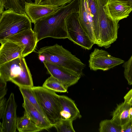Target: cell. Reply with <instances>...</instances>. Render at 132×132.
<instances>
[{
    "label": "cell",
    "mask_w": 132,
    "mask_h": 132,
    "mask_svg": "<svg viewBox=\"0 0 132 132\" xmlns=\"http://www.w3.org/2000/svg\"><path fill=\"white\" fill-rule=\"evenodd\" d=\"M79 4V0H73L68 4L60 6L55 12L35 23L33 30L38 42L47 37L68 38L65 19L71 14L78 12Z\"/></svg>",
    "instance_id": "6da1fadb"
},
{
    "label": "cell",
    "mask_w": 132,
    "mask_h": 132,
    "mask_svg": "<svg viewBox=\"0 0 132 132\" xmlns=\"http://www.w3.org/2000/svg\"><path fill=\"white\" fill-rule=\"evenodd\" d=\"M37 53L38 55L44 56V61L71 70L81 76L82 74L85 65L62 45L56 44L43 47Z\"/></svg>",
    "instance_id": "7a4b0ae2"
},
{
    "label": "cell",
    "mask_w": 132,
    "mask_h": 132,
    "mask_svg": "<svg viewBox=\"0 0 132 132\" xmlns=\"http://www.w3.org/2000/svg\"><path fill=\"white\" fill-rule=\"evenodd\" d=\"M31 89L46 118L54 127L61 119L59 95L43 86H33Z\"/></svg>",
    "instance_id": "3957f363"
},
{
    "label": "cell",
    "mask_w": 132,
    "mask_h": 132,
    "mask_svg": "<svg viewBox=\"0 0 132 132\" xmlns=\"http://www.w3.org/2000/svg\"><path fill=\"white\" fill-rule=\"evenodd\" d=\"M0 16V40L32 29V22L26 14H19L7 10L4 11Z\"/></svg>",
    "instance_id": "277c9868"
},
{
    "label": "cell",
    "mask_w": 132,
    "mask_h": 132,
    "mask_svg": "<svg viewBox=\"0 0 132 132\" xmlns=\"http://www.w3.org/2000/svg\"><path fill=\"white\" fill-rule=\"evenodd\" d=\"M65 23L68 38L85 49H91L95 44L81 26L79 21L78 12L69 15L65 19Z\"/></svg>",
    "instance_id": "5b68a950"
},
{
    "label": "cell",
    "mask_w": 132,
    "mask_h": 132,
    "mask_svg": "<svg viewBox=\"0 0 132 132\" xmlns=\"http://www.w3.org/2000/svg\"><path fill=\"white\" fill-rule=\"evenodd\" d=\"M108 0H97L98 11L97 29L94 35L106 38L113 35L118 30V22L111 16L107 6Z\"/></svg>",
    "instance_id": "8992f818"
},
{
    "label": "cell",
    "mask_w": 132,
    "mask_h": 132,
    "mask_svg": "<svg viewBox=\"0 0 132 132\" xmlns=\"http://www.w3.org/2000/svg\"><path fill=\"white\" fill-rule=\"evenodd\" d=\"M125 62L121 59L112 56L107 51L95 48L89 55V67L92 70L106 71Z\"/></svg>",
    "instance_id": "52a82bcc"
},
{
    "label": "cell",
    "mask_w": 132,
    "mask_h": 132,
    "mask_svg": "<svg viewBox=\"0 0 132 132\" xmlns=\"http://www.w3.org/2000/svg\"><path fill=\"white\" fill-rule=\"evenodd\" d=\"M47 72L67 88L77 83L81 76L80 74L69 69L48 62H43Z\"/></svg>",
    "instance_id": "ba28073f"
},
{
    "label": "cell",
    "mask_w": 132,
    "mask_h": 132,
    "mask_svg": "<svg viewBox=\"0 0 132 132\" xmlns=\"http://www.w3.org/2000/svg\"><path fill=\"white\" fill-rule=\"evenodd\" d=\"M17 105L14 94L12 93L6 101L0 123V132H15L18 118L16 113Z\"/></svg>",
    "instance_id": "9c48e42d"
},
{
    "label": "cell",
    "mask_w": 132,
    "mask_h": 132,
    "mask_svg": "<svg viewBox=\"0 0 132 132\" xmlns=\"http://www.w3.org/2000/svg\"><path fill=\"white\" fill-rule=\"evenodd\" d=\"M0 65L18 57H22L25 48L22 44L6 39L0 40Z\"/></svg>",
    "instance_id": "30bf717a"
},
{
    "label": "cell",
    "mask_w": 132,
    "mask_h": 132,
    "mask_svg": "<svg viewBox=\"0 0 132 132\" xmlns=\"http://www.w3.org/2000/svg\"><path fill=\"white\" fill-rule=\"evenodd\" d=\"M59 8V6L55 5L26 3L24 10L32 23H34L38 20L55 12Z\"/></svg>",
    "instance_id": "8fae6325"
},
{
    "label": "cell",
    "mask_w": 132,
    "mask_h": 132,
    "mask_svg": "<svg viewBox=\"0 0 132 132\" xmlns=\"http://www.w3.org/2000/svg\"><path fill=\"white\" fill-rule=\"evenodd\" d=\"M6 39L20 43L24 46L25 48L22 54L23 57L34 52L38 42L35 34L32 29L22 31Z\"/></svg>",
    "instance_id": "7c38bea8"
},
{
    "label": "cell",
    "mask_w": 132,
    "mask_h": 132,
    "mask_svg": "<svg viewBox=\"0 0 132 132\" xmlns=\"http://www.w3.org/2000/svg\"><path fill=\"white\" fill-rule=\"evenodd\" d=\"M21 57H18L0 65V80L12 82L21 71Z\"/></svg>",
    "instance_id": "4fadbf2b"
},
{
    "label": "cell",
    "mask_w": 132,
    "mask_h": 132,
    "mask_svg": "<svg viewBox=\"0 0 132 132\" xmlns=\"http://www.w3.org/2000/svg\"><path fill=\"white\" fill-rule=\"evenodd\" d=\"M22 106L25 111L30 118L42 130H47L53 127L47 119L26 98L23 97Z\"/></svg>",
    "instance_id": "5bb4252c"
},
{
    "label": "cell",
    "mask_w": 132,
    "mask_h": 132,
    "mask_svg": "<svg viewBox=\"0 0 132 132\" xmlns=\"http://www.w3.org/2000/svg\"><path fill=\"white\" fill-rule=\"evenodd\" d=\"M111 113V120L122 127L132 121V106L124 101L117 104Z\"/></svg>",
    "instance_id": "9a60e30c"
},
{
    "label": "cell",
    "mask_w": 132,
    "mask_h": 132,
    "mask_svg": "<svg viewBox=\"0 0 132 132\" xmlns=\"http://www.w3.org/2000/svg\"><path fill=\"white\" fill-rule=\"evenodd\" d=\"M61 119L72 121L81 118L80 111L72 99L65 96L59 95Z\"/></svg>",
    "instance_id": "2e32d148"
},
{
    "label": "cell",
    "mask_w": 132,
    "mask_h": 132,
    "mask_svg": "<svg viewBox=\"0 0 132 132\" xmlns=\"http://www.w3.org/2000/svg\"><path fill=\"white\" fill-rule=\"evenodd\" d=\"M107 6L111 16L118 22L127 18L132 11L127 4L118 0H108Z\"/></svg>",
    "instance_id": "e0dca14e"
},
{
    "label": "cell",
    "mask_w": 132,
    "mask_h": 132,
    "mask_svg": "<svg viewBox=\"0 0 132 132\" xmlns=\"http://www.w3.org/2000/svg\"><path fill=\"white\" fill-rule=\"evenodd\" d=\"M87 0H79L78 12L80 23L90 40L95 44L93 30L90 24L87 9Z\"/></svg>",
    "instance_id": "ac0fdd59"
},
{
    "label": "cell",
    "mask_w": 132,
    "mask_h": 132,
    "mask_svg": "<svg viewBox=\"0 0 132 132\" xmlns=\"http://www.w3.org/2000/svg\"><path fill=\"white\" fill-rule=\"evenodd\" d=\"M21 71L13 83L19 87H32L34 86L32 76L24 57H21Z\"/></svg>",
    "instance_id": "d6986e66"
},
{
    "label": "cell",
    "mask_w": 132,
    "mask_h": 132,
    "mask_svg": "<svg viewBox=\"0 0 132 132\" xmlns=\"http://www.w3.org/2000/svg\"><path fill=\"white\" fill-rule=\"evenodd\" d=\"M32 0H0V14L6 10H10L20 14H26L24 6L26 3H32Z\"/></svg>",
    "instance_id": "ffe728a7"
},
{
    "label": "cell",
    "mask_w": 132,
    "mask_h": 132,
    "mask_svg": "<svg viewBox=\"0 0 132 132\" xmlns=\"http://www.w3.org/2000/svg\"><path fill=\"white\" fill-rule=\"evenodd\" d=\"M17 129L20 132H38L42 130L25 112L23 116L18 118Z\"/></svg>",
    "instance_id": "44dd1931"
},
{
    "label": "cell",
    "mask_w": 132,
    "mask_h": 132,
    "mask_svg": "<svg viewBox=\"0 0 132 132\" xmlns=\"http://www.w3.org/2000/svg\"><path fill=\"white\" fill-rule=\"evenodd\" d=\"M42 86L55 92L63 93L66 92L68 88L51 76L46 80Z\"/></svg>",
    "instance_id": "7402d4cb"
},
{
    "label": "cell",
    "mask_w": 132,
    "mask_h": 132,
    "mask_svg": "<svg viewBox=\"0 0 132 132\" xmlns=\"http://www.w3.org/2000/svg\"><path fill=\"white\" fill-rule=\"evenodd\" d=\"M19 89L23 97L27 98L42 114L46 117L31 88L19 87Z\"/></svg>",
    "instance_id": "603a6c76"
},
{
    "label": "cell",
    "mask_w": 132,
    "mask_h": 132,
    "mask_svg": "<svg viewBox=\"0 0 132 132\" xmlns=\"http://www.w3.org/2000/svg\"><path fill=\"white\" fill-rule=\"evenodd\" d=\"M99 130L100 132H122V128L111 119H105L100 122Z\"/></svg>",
    "instance_id": "cb8c5ba5"
},
{
    "label": "cell",
    "mask_w": 132,
    "mask_h": 132,
    "mask_svg": "<svg viewBox=\"0 0 132 132\" xmlns=\"http://www.w3.org/2000/svg\"><path fill=\"white\" fill-rule=\"evenodd\" d=\"M87 3L93 16L94 36L97 31L98 24V11L97 0H87Z\"/></svg>",
    "instance_id": "d4e9b609"
},
{
    "label": "cell",
    "mask_w": 132,
    "mask_h": 132,
    "mask_svg": "<svg viewBox=\"0 0 132 132\" xmlns=\"http://www.w3.org/2000/svg\"><path fill=\"white\" fill-rule=\"evenodd\" d=\"M73 121L61 119L54 127L58 132H75L72 125Z\"/></svg>",
    "instance_id": "484cf974"
},
{
    "label": "cell",
    "mask_w": 132,
    "mask_h": 132,
    "mask_svg": "<svg viewBox=\"0 0 132 132\" xmlns=\"http://www.w3.org/2000/svg\"><path fill=\"white\" fill-rule=\"evenodd\" d=\"M124 76L129 85H132V55L127 61L123 63Z\"/></svg>",
    "instance_id": "4316f807"
},
{
    "label": "cell",
    "mask_w": 132,
    "mask_h": 132,
    "mask_svg": "<svg viewBox=\"0 0 132 132\" xmlns=\"http://www.w3.org/2000/svg\"><path fill=\"white\" fill-rule=\"evenodd\" d=\"M73 0H40L38 4L52 5L60 6L64 5Z\"/></svg>",
    "instance_id": "83f0119b"
},
{
    "label": "cell",
    "mask_w": 132,
    "mask_h": 132,
    "mask_svg": "<svg viewBox=\"0 0 132 132\" xmlns=\"http://www.w3.org/2000/svg\"><path fill=\"white\" fill-rule=\"evenodd\" d=\"M0 99H3L7 92L6 82L0 80Z\"/></svg>",
    "instance_id": "f1b7e54d"
},
{
    "label": "cell",
    "mask_w": 132,
    "mask_h": 132,
    "mask_svg": "<svg viewBox=\"0 0 132 132\" xmlns=\"http://www.w3.org/2000/svg\"><path fill=\"white\" fill-rule=\"evenodd\" d=\"M124 101L132 106V88L124 97Z\"/></svg>",
    "instance_id": "f546056e"
},
{
    "label": "cell",
    "mask_w": 132,
    "mask_h": 132,
    "mask_svg": "<svg viewBox=\"0 0 132 132\" xmlns=\"http://www.w3.org/2000/svg\"><path fill=\"white\" fill-rule=\"evenodd\" d=\"M122 132H132V121L122 127Z\"/></svg>",
    "instance_id": "4dcf8cb0"
},
{
    "label": "cell",
    "mask_w": 132,
    "mask_h": 132,
    "mask_svg": "<svg viewBox=\"0 0 132 132\" xmlns=\"http://www.w3.org/2000/svg\"><path fill=\"white\" fill-rule=\"evenodd\" d=\"M127 4L132 9V0H118Z\"/></svg>",
    "instance_id": "1f68e13d"
},
{
    "label": "cell",
    "mask_w": 132,
    "mask_h": 132,
    "mask_svg": "<svg viewBox=\"0 0 132 132\" xmlns=\"http://www.w3.org/2000/svg\"><path fill=\"white\" fill-rule=\"evenodd\" d=\"M39 59L43 62L45 60V58L44 56L42 55H38Z\"/></svg>",
    "instance_id": "d6a6232c"
},
{
    "label": "cell",
    "mask_w": 132,
    "mask_h": 132,
    "mask_svg": "<svg viewBox=\"0 0 132 132\" xmlns=\"http://www.w3.org/2000/svg\"><path fill=\"white\" fill-rule=\"evenodd\" d=\"M40 0H35V3L36 4H38Z\"/></svg>",
    "instance_id": "836d02e7"
}]
</instances>
